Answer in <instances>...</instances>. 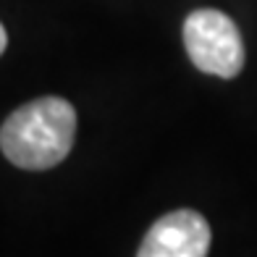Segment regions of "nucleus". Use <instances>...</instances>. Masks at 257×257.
<instances>
[{"label": "nucleus", "instance_id": "obj_1", "mask_svg": "<svg viewBox=\"0 0 257 257\" xmlns=\"http://www.w3.org/2000/svg\"><path fill=\"white\" fill-rule=\"evenodd\" d=\"M76 110L63 97H40L16 108L0 126V150L16 168L48 171L74 147Z\"/></svg>", "mask_w": 257, "mask_h": 257}, {"label": "nucleus", "instance_id": "obj_2", "mask_svg": "<svg viewBox=\"0 0 257 257\" xmlns=\"http://www.w3.org/2000/svg\"><path fill=\"white\" fill-rule=\"evenodd\" d=\"M184 48L205 74L233 79L244 68V42L239 27L215 8H197L184 21Z\"/></svg>", "mask_w": 257, "mask_h": 257}, {"label": "nucleus", "instance_id": "obj_3", "mask_svg": "<svg viewBox=\"0 0 257 257\" xmlns=\"http://www.w3.org/2000/svg\"><path fill=\"white\" fill-rule=\"evenodd\" d=\"M210 223L197 210H173L155 220L139 244L137 257H207Z\"/></svg>", "mask_w": 257, "mask_h": 257}, {"label": "nucleus", "instance_id": "obj_4", "mask_svg": "<svg viewBox=\"0 0 257 257\" xmlns=\"http://www.w3.org/2000/svg\"><path fill=\"white\" fill-rule=\"evenodd\" d=\"M6 45H8V34H6L3 24H0V55H3V50H6Z\"/></svg>", "mask_w": 257, "mask_h": 257}]
</instances>
